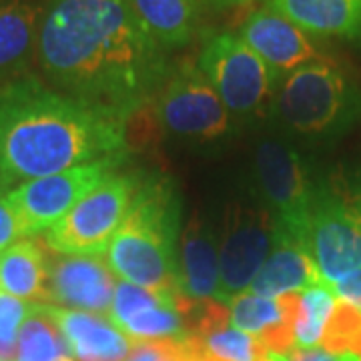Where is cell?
I'll list each match as a JSON object with an SVG mask.
<instances>
[{
    "mask_svg": "<svg viewBox=\"0 0 361 361\" xmlns=\"http://www.w3.org/2000/svg\"><path fill=\"white\" fill-rule=\"evenodd\" d=\"M37 61L52 89L129 116L175 66L127 0H47Z\"/></svg>",
    "mask_w": 361,
    "mask_h": 361,
    "instance_id": "1",
    "label": "cell"
},
{
    "mask_svg": "<svg viewBox=\"0 0 361 361\" xmlns=\"http://www.w3.org/2000/svg\"><path fill=\"white\" fill-rule=\"evenodd\" d=\"M129 118L59 92L28 73L0 87V177L30 180L125 159Z\"/></svg>",
    "mask_w": 361,
    "mask_h": 361,
    "instance_id": "2",
    "label": "cell"
},
{
    "mask_svg": "<svg viewBox=\"0 0 361 361\" xmlns=\"http://www.w3.org/2000/svg\"><path fill=\"white\" fill-rule=\"evenodd\" d=\"M179 199L165 177L139 179L127 217L111 239L106 263L121 281L183 301L177 277Z\"/></svg>",
    "mask_w": 361,
    "mask_h": 361,
    "instance_id": "3",
    "label": "cell"
},
{
    "mask_svg": "<svg viewBox=\"0 0 361 361\" xmlns=\"http://www.w3.org/2000/svg\"><path fill=\"white\" fill-rule=\"evenodd\" d=\"M271 109L289 129L319 137L351 123L360 109V92L341 66L319 56L279 82Z\"/></svg>",
    "mask_w": 361,
    "mask_h": 361,
    "instance_id": "4",
    "label": "cell"
},
{
    "mask_svg": "<svg viewBox=\"0 0 361 361\" xmlns=\"http://www.w3.org/2000/svg\"><path fill=\"white\" fill-rule=\"evenodd\" d=\"M195 61L231 116H257L273 104L279 80L239 35H207Z\"/></svg>",
    "mask_w": 361,
    "mask_h": 361,
    "instance_id": "5",
    "label": "cell"
},
{
    "mask_svg": "<svg viewBox=\"0 0 361 361\" xmlns=\"http://www.w3.org/2000/svg\"><path fill=\"white\" fill-rule=\"evenodd\" d=\"M303 243L329 287L361 269V191L315 187Z\"/></svg>",
    "mask_w": 361,
    "mask_h": 361,
    "instance_id": "6",
    "label": "cell"
},
{
    "mask_svg": "<svg viewBox=\"0 0 361 361\" xmlns=\"http://www.w3.org/2000/svg\"><path fill=\"white\" fill-rule=\"evenodd\" d=\"M139 179L111 173L44 233V245L59 255H101L127 217Z\"/></svg>",
    "mask_w": 361,
    "mask_h": 361,
    "instance_id": "7",
    "label": "cell"
},
{
    "mask_svg": "<svg viewBox=\"0 0 361 361\" xmlns=\"http://www.w3.org/2000/svg\"><path fill=\"white\" fill-rule=\"evenodd\" d=\"M151 104L157 123L179 137L219 139L231 127L227 106L191 59L173 66Z\"/></svg>",
    "mask_w": 361,
    "mask_h": 361,
    "instance_id": "8",
    "label": "cell"
},
{
    "mask_svg": "<svg viewBox=\"0 0 361 361\" xmlns=\"http://www.w3.org/2000/svg\"><path fill=\"white\" fill-rule=\"evenodd\" d=\"M277 221L265 207L233 203L223 221L219 239V301L229 305L249 291L269 257Z\"/></svg>",
    "mask_w": 361,
    "mask_h": 361,
    "instance_id": "9",
    "label": "cell"
},
{
    "mask_svg": "<svg viewBox=\"0 0 361 361\" xmlns=\"http://www.w3.org/2000/svg\"><path fill=\"white\" fill-rule=\"evenodd\" d=\"M121 161L123 159H106L89 163L13 187L11 203L23 237L49 231L90 189L106 179L121 165Z\"/></svg>",
    "mask_w": 361,
    "mask_h": 361,
    "instance_id": "10",
    "label": "cell"
},
{
    "mask_svg": "<svg viewBox=\"0 0 361 361\" xmlns=\"http://www.w3.org/2000/svg\"><path fill=\"white\" fill-rule=\"evenodd\" d=\"M255 171L277 225L303 243L315 185L307 177L301 157L279 139H265L255 153Z\"/></svg>",
    "mask_w": 361,
    "mask_h": 361,
    "instance_id": "11",
    "label": "cell"
},
{
    "mask_svg": "<svg viewBox=\"0 0 361 361\" xmlns=\"http://www.w3.org/2000/svg\"><path fill=\"white\" fill-rule=\"evenodd\" d=\"M115 287L113 269L101 255H56L49 259V305L109 317Z\"/></svg>",
    "mask_w": 361,
    "mask_h": 361,
    "instance_id": "12",
    "label": "cell"
},
{
    "mask_svg": "<svg viewBox=\"0 0 361 361\" xmlns=\"http://www.w3.org/2000/svg\"><path fill=\"white\" fill-rule=\"evenodd\" d=\"M281 82L299 66L323 56L307 32L269 6L247 14L237 32Z\"/></svg>",
    "mask_w": 361,
    "mask_h": 361,
    "instance_id": "13",
    "label": "cell"
},
{
    "mask_svg": "<svg viewBox=\"0 0 361 361\" xmlns=\"http://www.w3.org/2000/svg\"><path fill=\"white\" fill-rule=\"evenodd\" d=\"M111 323L135 343L185 339V319L180 303L127 281H116Z\"/></svg>",
    "mask_w": 361,
    "mask_h": 361,
    "instance_id": "14",
    "label": "cell"
},
{
    "mask_svg": "<svg viewBox=\"0 0 361 361\" xmlns=\"http://www.w3.org/2000/svg\"><path fill=\"white\" fill-rule=\"evenodd\" d=\"M219 275L215 233L201 217H193L180 233L177 251L180 299L189 303H221Z\"/></svg>",
    "mask_w": 361,
    "mask_h": 361,
    "instance_id": "15",
    "label": "cell"
},
{
    "mask_svg": "<svg viewBox=\"0 0 361 361\" xmlns=\"http://www.w3.org/2000/svg\"><path fill=\"white\" fill-rule=\"evenodd\" d=\"M297 301L299 293L263 297L245 291L227 305L229 325L257 337L273 353H287L293 349Z\"/></svg>",
    "mask_w": 361,
    "mask_h": 361,
    "instance_id": "16",
    "label": "cell"
},
{
    "mask_svg": "<svg viewBox=\"0 0 361 361\" xmlns=\"http://www.w3.org/2000/svg\"><path fill=\"white\" fill-rule=\"evenodd\" d=\"M47 0L0 2V87L28 75L37 59Z\"/></svg>",
    "mask_w": 361,
    "mask_h": 361,
    "instance_id": "17",
    "label": "cell"
},
{
    "mask_svg": "<svg viewBox=\"0 0 361 361\" xmlns=\"http://www.w3.org/2000/svg\"><path fill=\"white\" fill-rule=\"evenodd\" d=\"M44 305L65 336L75 361H127L135 348V341L104 315Z\"/></svg>",
    "mask_w": 361,
    "mask_h": 361,
    "instance_id": "18",
    "label": "cell"
},
{
    "mask_svg": "<svg viewBox=\"0 0 361 361\" xmlns=\"http://www.w3.org/2000/svg\"><path fill=\"white\" fill-rule=\"evenodd\" d=\"M317 283H322V277L313 265L307 247L277 225L269 257L249 291L263 297L297 295Z\"/></svg>",
    "mask_w": 361,
    "mask_h": 361,
    "instance_id": "19",
    "label": "cell"
},
{
    "mask_svg": "<svg viewBox=\"0 0 361 361\" xmlns=\"http://www.w3.org/2000/svg\"><path fill=\"white\" fill-rule=\"evenodd\" d=\"M267 6L311 37L361 49V0H267Z\"/></svg>",
    "mask_w": 361,
    "mask_h": 361,
    "instance_id": "20",
    "label": "cell"
},
{
    "mask_svg": "<svg viewBox=\"0 0 361 361\" xmlns=\"http://www.w3.org/2000/svg\"><path fill=\"white\" fill-rule=\"evenodd\" d=\"M142 28L167 52L189 47L199 32L197 0H127Z\"/></svg>",
    "mask_w": 361,
    "mask_h": 361,
    "instance_id": "21",
    "label": "cell"
},
{
    "mask_svg": "<svg viewBox=\"0 0 361 361\" xmlns=\"http://www.w3.org/2000/svg\"><path fill=\"white\" fill-rule=\"evenodd\" d=\"M49 257L35 239H20L0 253V291L28 303H47Z\"/></svg>",
    "mask_w": 361,
    "mask_h": 361,
    "instance_id": "22",
    "label": "cell"
},
{
    "mask_svg": "<svg viewBox=\"0 0 361 361\" xmlns=\"http://www.w3.org/2000/svg\"><path fill=\"white\" fill-rule=\"evenodd\" d=\"M14 361H75L65 336L44 303H32L18 334Z\"/></svg>",
    "mask_w": 361,
    "mask_h": 361,
    "instance_id": "23",
    "label": "cell"
},
{
    "mask_svg": "<svg viewBox=\"0 0 361 361\" xmlns=\"http://www.w3.org/2000/svg\"><path fill=\"white\" fill-rule=\"evenodd\" d=\"M339 299L327 283H317L301 291L297 301L295 325H293V348H322L323 337L334 319Z\"/></svg>",
    "mask_w": 361,
    "mask_h": 361,
    "instance_id": "24",
    "label": "cell"
},
{
    "mask_svg": "<svg viewBox=\"0 0 361 361\" xmlns=\"http://www.w3.org/2000/svg\"><path fill=\"white\" fill-rule=\"evenodd\" d=\"M32 310V303L16 299L4 291H0V343L16 345L20 327Z\"/></svg>",
    "mask_w": 361,
    "mask_h": 361,
    "instance_id": "25",
    "label": "cell"
},
{
    "mask_svg": "<svg viewBox=\"0 0 361 361\" xmlns=\"http://www.w3.org/2000/svg\"><path fill=\"white\" fill-rule=\"evenodd\" d=\"M127 361H191L183 339L137 343Z\"/></svg>",
    "mask_w": 361,
    "mask_h": 361,
    "instance_id": "26",
    "label": "cell"
},
{
    "mask_svg": "<svg viewBox=\"0 0 361 361\" xmlns=\"http://www.w3.org/2000/svg\"><path fill=\"white\" fill-rule=\"evenodd\" d=\"M11 191H13V183L0 177V253L23 239L20 225L11 203Z\"/></svg>",
    "mask_w": 361,
    "mask_h": 361,
    "instance_id": "27",
    "label": "cell"
},
{
    "mask_svg": "<svg viewBox=\"0 0 361 361\" xmlns=\"http://www.w3.org/2000/svg\"><path fill=\"white\" fill-rule=\"evenodd\" d=\"M331 289H334V293L339 301L348 303L349 307H353L361 315V269L353 271L351 275L341 279Z\"/></svg>",
    "mask_w": 361,
    "mask_h": 361,
    "instance_id": "28",
    "label": "cell"
},
{
    "mask_svg": "<svg viewBox=\"0 0 361 361\" xmlns=\"http://www.w3.org/2000/svg\"><path fill=\"white\" fill-rule=\"evenodd\" d=\"M339 361H361V353L360 351H343L339 355Z\"/></svg>",
    "mask_w": 361,
    "mask_h": 361,
    "instance_id": "29",
    "label": "cell"
},
{
    "mask_svg": "<svg viewBox=\"0 0 361 361\" xmlns=\"http://www.w3.org/2000/svg\"><path fill=\"white\" fill-rule=\"evenodd\" d=\"M223 6H241V4H251V2H257V0H215Z\"/></svg>",
    "mask_w": 361,
    "mask_h": 361,
    "instance_id": "30",
    "label": "cell"
},
{
    "mask_svg": "<svg viewBox=\"0 0 361 361\" xmlns=\"http://www.w3.org/2000/svg\"><path fill=\"white\" fill-rule=\"evenodd\" d=\"M0 2H2V0H0Z\"/></svg>",
    "mask_w": 361,
    "mask_h": 361,
    "instance_id": "31",
    "label": "cell"
}]
</instances>
